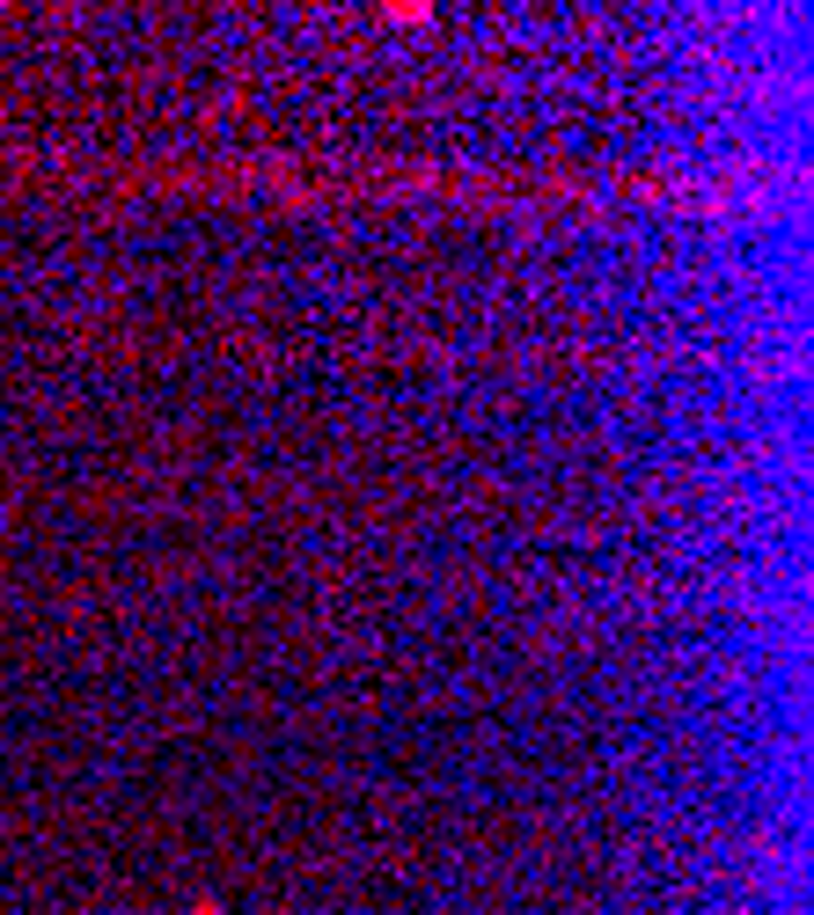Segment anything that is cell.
I'll use <instances>...</instances> for the list:
<instances>
[{
  "instance_id": "cell-1",
  "label": "cell",
  "mask_w": 814,
  "mask_h": 915,
  "mask_svg": "<svg viewBox=\"0 0 814 915\" xmlns=\"http://www.w3.org/2000/svg\"><path fill=\"white\" fill-rule=\"evenodd\" d=\"M198 915H213V908H198Z\"/></svg>"
}]
</instances>
